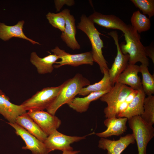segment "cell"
Returning <instances> with one entry per match:
<instances>
[{
	"label": "cell",
	"instance_id": "6da1fadb",
	"mask_svg": "<svg viewBox=\"0 0 154 154\" xmlns=\"http://www.w3.org/2000/svg\"><path fill=\"white\" fill-rule=\"evenodd\" d=\"M90 84L89 80L80 74H76L73 78L62 84V86L56 98L46 109L47 112L55 115L61 106L68 104L84 87Z\"/></svg>",
	"mask_w": 154,
	"mask_h": 154
},
{
	"label": "cell",
	"instance_id": "7a4b0ae2",
	"mask_svg": "<svg viewBox=\"0 0 154 154\" xmlns=\"http://www.w3.org/2000/svg\"><path fill=\"white\" fill-rule=\"evenodd\" d=\"M77 27L84 33L89 39L93 61L98 64L101 72L103 74L104 70H109L107 62L103 54L104 44L100 37L101 34L95 27L94 23L85 15H82Z\"/></svg>",
	"mask_w": 154,
	"mask_h": 154
},
{
	"label": "cell",
	"instance_id": "3957f363",
	"mask_svg": "<svg viewBox=\"0 0 154 154\" xmlns=\"http://www.w3.org/2000/svg\"><path fill=\"white\" fill-rule=\"evenodd\" d=\"M125 43L119 45L121 51L124 54H128V63L135 64L138 62L148 66L149 59L145 52L144 46L140 41V37L137 31L131 25L123 33Z\"/></svg>",
	"mask_w": 154,
	"mask_h": 154
},
{
	"label": "cell",
	"instance_id": "277c9868",
	"mask_svg": "<svg viewBox=\"0 0 154 154\" xmlns=\"http://www.w3.org/2000/svg\"><path fill=\"white\" fill-rule=\"evenodd\" d=\"M128 120L137 143L138 154H146L147 145L154 136V128L144 121L140 116H134Z\"/></svg>",
	"mask_w": 154,
	"mask_h": 154
},
{
	"label": "cell",
	"instance_id": "5b68a950",
	"mask_svg": "<svg viewBox=\"0 0 154 154\" xmlns=\"http://www.w3.org/2000/svg\"><path fill=\"white\" fill-rule=\"evenodd\" d=\"M133 90L127 85L116 83L109 92L100 98L101 101L107 104L104 110L106 118L116 117L119 106Z\"/></svg>",
	"mask_w": 154,
	"mask_h": 154
},
{
	"label": "cell",
	"instance_id": "8992f818",
	"mask_svg": "<svg viewBox=\"0 0 154 154\" xmlns=\"http://www.w3.org/2000/svg\"><path fill=\"white\" fill-rule=\"evenodd\" d=\"M62 86L48 87L37 92L21 105L26 111L43 110L46 109L54 100Z\"/></svg>",
	"mask_w": 154,
	"mask_h": 154
},
{
	"label": "cell",
	"instance_id": "52a82bcc",
	"mask_svg": "<svg viewBox=\"0 0 154 154\" xmlns=\"http://www.w3.org/2000/svg\"><path fill=\"white\" fill-rule=\"evenodd\" d=\"M93 134L95 133L93 132L83 136H70L56 130L48 135L43 143L49 153L55 150L72 151L71 144L84 139L87 136Z\"/></svg>",
	"mask_w": 154,
	"mask_h": 154
},
{
	"label": "cell",
	"instance_id": "ba28073f",
	"mask_svg": "<svg viewBox=\"0 0 154 154\" xmlns=\"http://www.w3.org/2000/svg\"><path fill=\"white\" fill-rule=\"evenodd\" d=\"M51 51L60 59V61L56 62L55 63L57 65H54V68H58L65 65L78 66L83 64L92 65L94 64L91 51L71 54L57 46L52 49Z\"/></svg>",
	"mask_w": 154,
	"mask_h": 154
},
{
	"label": "cell",
	"instance_id": "9c48e42d",
	"mask_svg": "<svg viewBox=\"0 0 154 154\" xmlns=\"http://www.w3.org/2000/svg\"><path fill=\"white\" fill-rule=\"evenodd\" d=\"M27 113L48 136L57 130L61 124L58 118L47 112L35 110Z\"/></svg>",
	"mask_w": 154,
	"mask_h": 154
},
{
	"label": "cell",
	"instance_id": "30bf717a",
	"mask_svg": "<svg viewBox=\"0 0 154 154\" xmlns=\"http://www.w3.org/2000/svg\"><path fill=\"white\" fill-rule=\"evenodd\" d=\"M108 34L113 39L117 49V54L111 68L109 69L108 73L110 82L113 86L118 76L126 68L129 64V56L122 52L119 43L118 35L116 31H112Z\"/></svg>",
	"mask_w": 154,
	"mask_h": 154
},
{
	"label": "cell",
	"instance_id": "8fae6325",
	"mask_svg": "<svg viewBox=\"0 0 154 154\" xmlns=\"http://www.w3.org/2000/svg\"><path fill=\"white\" fill-rule=\"evenodd\" d=\"M15 130L16 134L25 141V146L23 149H29L33 154H48L49 153L43 142L30 133L25 129L16 123L7 122Z\"/></svg>",
	"mask_w": 154,
	"mask_h": 154
},
{
	"label": "cell",
	"instance_id": "7c38bea8",
	"mask_svg": "<svg viewBox=\"0 0 154 154\" xmlns=\"http://www.w3.org/2000/svg\"><path fill=\"white\" fill-rule=\"evenodd\" d=\"M135 141L133 133L121 136L116 140L101 137L98 142V147L100 149L107 150V154H121L129 145L134 143Z\"/></svg>",
	"mask_w": 154,
	"mask_h": 154
},
{
	"label": "cell",
	"instance_id": "4fadbf2b",
	"mask_svg": "<svg viewBox=\"0 0 154 154\" xmlns=\"http://www.w3.org/2000/svg\"><path fill=\"white\" fill-rule=\"evenodd\" d=\"M62 12L65 20V30L62 32L61 38L68 47L73 50L79 49L80 46L76 38V30L74 17L70 13V11L64 9Z\"/></svg>",
	"mask_w": 154,
	"mask_h": 154
},
{
	"label": "cell",
	"instance_id": "5bb4252c",
	"mask_svg": "<svg viewBox=\"0 0 154 154\" xmlns=\"http://www.w3.org/2000/svg\"><path fill=\"white\" fill-rule=\"evenodd\" d=\"M88 17L94 23L108 29L119 30L123 33L129 29V25L114 15H105L95 12Z\"/></svg>",
	"mask_w": 154,
	"mask_h": 154
},
{
	"label": "cell",
	"instance_id": "9a60e30c",
	"mask_svg": "<svg viewBox=\"0 0 154 154\" xmlns=\"http://www.w3.org/2000/svg\"><path fill=\"white\" fill-rule=\"evenodd\" d=\"M27 113L22 105L11 103L9 97L0 89V114L8 122L15 123L17 117Z\"/></svg>",
	"mask_w": 154,
	"mask_h": 154
},
{
	"label": "cell",
	"instance_id": "2e32d148",
	"mask_svg": "<svg viewBox=\"0 0 154 154\" xmlns=\"http://www.w3.org/2000/svg\"><path fill=\"white\" fill-rule=\"evenodd\" d=\"M139 72V66L128 64L118 76L116 83L127 85L133 90H138L142 86L141 79L138 75Z\"/></svg>",
	"mask_w": 154,
	"mask_h": 154
},
{
	"label": "cell",
	"instance_id": "e0dca14e",
	"mask_svg": "<svg viewBox=\"0 0 154 154\" xmlns=\"http://www.w3.org/2000/svg\"><path fill=\"white\" fill-rule=\"evenodd\" d=\"M127 120V118L126 117H114L106 118L104 123L107 127V129L103 132L95 134L99 137L104 138L113 135L119 136L126 132Z\"/></svg>",
	"mask_w": 154,
	"mask_h": 154
},
{
	"label": "cell",
	"instance_id": "ac0fdd59",
	"mask_svg": "<svg viewBox=\"0 0 154 154\" xmlns=\"http://www.w3.org/2000/svg\"><path fill=\"white\" fill-rule=\"evenodd\" d=\"M24 21H19L15 25L9 26L0 23V38L6 41L13 37L20 38L30 41L33 44L40 45L38 42L31 39L24 34L23 31Z\"/></svg>",
	"mask_w": 154,
	"mask_h": 154
},
{
	"label": "cell",
	"instance_id": "d6986e66",
	"mask_svg": "<svg viewBox=\"0 0 154 154\" xmlns=\"http://www.w3.org/2000/svg\"><path fill=\"white\" fill-rule=\"evenodd\" d=\"M59 59L54 54H50L43 58L38 56L34 52L31 55L30 61L36 68L38 73L44 74L51 73L53 70V64Z\"/></svg>",
	"mask_w": 154,
	"mask_h": 154
},
{
	"label": "cell",
	"instance_id": "ffe728a7",
	"mask_svg": "<svg viewBox=\"0 0 154 154\" xmlns=\"http://www.w3.org/2000/svg\"><path fill=\"white\" fill-rule=\"evenodd\" d=\"M138 92L129 104L128 107L123 113L116 116L117 117H126L128 119L136 116H140L144 111V103L146 95L142 86L138 90Z\"/></svg>",
	"mask_w": 154,
	"mask_h": 154
},
{
	"label": "cell",
	"instance_id": "44dd1931",
	"mask_svg": "<svg viewBox=\"0 0 154 154\" xmlns=\"http://www.w3.org/2000/svg\"><path fill=\"white\" fill-rule=\"evenodd\" d=\"M111 89L104 91L91 93L83 98L75 97L67 104L70 108L78 112H85L88 109L91 102L100 99Z\"/></svg>",
	"mask_w": 154,
	"mask_h": 154
},
{
	"label": "cell",
	"instance_id": "7402d4cb",
	"mask_svg": "<svg viewBox=\"0 0 154 154\" xmlns=\"http://www.w3.org/2000/svg\"><path fill=\"white\" fill-rule=\"evenodd\" d=\"M15 123L42 142L48 136L27 113L18 117Z\"/></svg>",
	"mask_w": 154,
	"mask_h": 154
},
{
	"label": "cell",
	"instance_id": "603a6c76",
	"mask_svg": "<svg viewBox=\"0 0 154 154\" xmlns=\"http://www.w3.org/2000/svg\"><path fill=\"white\" fill-rule=\"evenodd\" d=\"M103 74V78L100 81L84 87L80 90L78 94L86 96L91 93L104 91L111 89L113 86L110 80L108 70H104Z\"/></svg>",
	"mask_w": 154,
	"mask_h": 154
},
{
	"label": "cell",
	"instance_id": "cb8c5ba5",
	"mask_svg": "<svg viewBox=\"0 0 154 154\" xmlns=\"http://www.w3.org/2000/svg\"><path fill=\"white\" fill-rule=\"evenodd\" d=\"M139 66V72L142 75L141 82L143 90L146 95H152L154 94V75L150 73L147 65L141 64Z\"/></svg>",
	"mask_w": 154,
	"mask_h": 154
},
{
	"label": "cell",
	"instance_id": "d4e9b609",
	"mask_svg": "<svg viewBox=\"0 0 154 154\" xmlns=\"http://www.w3.org/2000/svg\"><path fill=\"white\" fill-rule=\"evenodd\" d=\"M131 21V26L139 33L148 31L151 27L149 19L141 13L139 11H136L133 13Z\"/></svg>",
	"mask_w": 154,
	"mask_h": 154
},
{
	"label": "cell",
	"instance_id": "484cf974",
	"mask_svg": "<svg viewBox=\"0 0 154 154\" xmlns=\"http://www.w3.org/2000/svg\"><path fill=\"white\" fill-rule=\"evenodd\" d=\"M144 111L140 115L141 118L147 123L153 125L154 123V96L151 95L145 98Z\"/></svg>",
	"mask_w": 154,
	"mask_h": 154
},
{
	"label": "cell",
	"instance_id": "4316f807",
	"mask_svg": "<svg viewBox=\"0 0 154 154\" xmlns=\"http://www.w3.org/2000/svg\"><path fill=\"white\" fill-rule=\"evenodd\" d=\"M131 1L136 7L142 12L143 14L148 15L149 19L154 16V0H131Z\"/></svg>",
	"mask_w": 154,
	"mask_h": 154
},
{
	"label": "cell",
	"instance_id": "83f0119b",
	"mask_svg": "<svg viewBox=\"0 0 154 154\" xmlns=\"http://www.w3.org/2000/svg\"><path fill=\"white\" fill-rule=\"evenodd\" d=\"M46 17L49 23L53 27L64 31L65 26V20L61 12L56 13L49 12Z\"/></svg>",
	"mask_w": 154,
	"mask_h": 154
},
{
	"label": "cell",
	"instance_id": "f1b7e54d",
	"mask_svg": "<svg viewBox=\"0 0 154 154\" xmlns=\"http://www.w3.org/2000/svg\"><path fill=\"white\" fill-rule=\"evenodd\" d=\"M54 2L57 12L59 11L64 5L71 6L75 3L74 1L72 0H54Z\"/></svg>",
	"mask_w": 154,
	"mask_h": 154
},
{
	"label": "cell",
	"instance_id": "f546056e",
	"mask_svg": "<svg viewBox=\"0 0 154 154\" xmlns=\"http://www.w3.org/2000/svg\"><path fill=\"white\" fill-rule=\"evenodd\" d=\"M145 54L147 56H148L154 63V49L153 47L151 46H144Z\"/></svg>",
	"mask_w": 154,
	"mask_h": 154
},
{
	"label": "cell",
	"instance_id": "4dcf8cb0",
	"mask_svg": "<svg viewBox=\"0 0 154 154\" xmlns=\"http://www.w3.org/2000/svg\"><path fill=\"white\" fill-rule=\"evenodd\" d=\"M129 104L125 100L122 102L118 108L116 117L124 112L127 109Z\"/></svg>",
	"mask_w": 154,
	"mask_h": 154
},
{
	"label": "cell",
	"instance_id": "1f68e13d",
	"mask_svg": "<svg viewBox=\"0 0 154 154\" xmlns=\"http://www.w3.org/2000/svg\"><path fill=\"white\" fill-rule=\"evenodd\" d=\"M138 90H133L126 97L125 101L128 104L133 99L138 92Z\"/></svg>",
	"mask_w": 154,
	"mask_h": 154
},
{
	"label": "cell",
	"instance_id": "d6a6232c",
	"mask_svg": "<svg viewBox=\"0 0 154 154\" xmlns=\"http://www.w3.org/2000/svg\"><path fill=\"white\" fill-rule=\"evenodd\" d=\"M80 152L79 151H62V154H77Z\"/></svg>",
	"mask_w": 154,
	"mask_h": 154
}]
</instances>
